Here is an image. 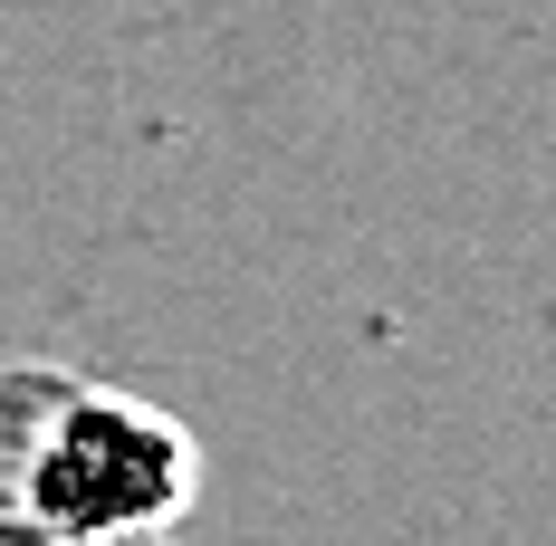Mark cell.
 <instances>
[{"label":"cell","instance_id":"cell-1","mask_svg":"<svg viewBox=\"0 0 556 546\" xmlns=\"http://www.w3.org/2000/svg\"><path fill=\"white\" fill-rule=\"evenodd\" d=\"M202 498L192 432L67 365H0V546H164Z\"/></svg>","mask_w":556,"mask_h":546}]
</instances>
